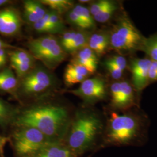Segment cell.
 <instances>
[{
  "instance_id": "6da1fadb",
  "label": "cell",
  "mask_w": 157,
  "mask_h": 157,
  "mask_svg": "<svg viewBox=\"0 0 157 157\" xmlns=\"http://www.w3.org/2000/svg\"><path fill=\"white\" fill-rule=\"evenodd\" d=\"M20 127H31L39 130L52 140L59 141L69 127V118L64 107L46 105L31 107L17 118Z\"/></svg>"
},
{
  "instance_id": "7a4b0ae2",
  "label": "cell",
  "mask_w": 157,
  "mask_h": 157,
  "mask_svg": "<svg viewBox=\"0 0 157 157\" xmlns=\"http://www.w3.org/2000/svg\"><path fill=\"white\" fill-rule=\"evenodd\" d=\"M142 119L132 113L119 114L113 112L108 119L105 141L117 146H139L145 142Z\"/></svg>"
},
{
  "instance_id": "3957f363",
  "label": "cell",
  "mask_w": 157,
  "mask_h": 157,
  "mask_svg": "<svg viewBox=\"0 0 157 157\" xmlns=\"http://www.w3.org/2000/svg\"><path fill=\"white\" fill-rule=\"evenodd\" d=\"M100 117L93 112L82 111L76 114L68 136V148L75 153L91 148L102 129Z\"/></svg>"
},
{
  "instance_id": "277c9868",
  "label": "cell",
  "mask_w": 157,
  "mask_h": 157,
  "mask_svg": "<svg viewBox=\"0 0 157 157\" xmlns=\"http://www.w3.org/2000/svg\"><path fill=\"white\" fill-rule=\"evenodd\" d=\"M128 17L118 21L110 34V45L121 52H130L140 50L144 40Z\"/></svg>"
},
{
  "instance_id": "5b68a950",
  "label": "cell",
  "mask_w": 157,
  "mask_h": 157,
  "mask_svg": "<svg viewBox=\"0 0 157 157\" xmlns=\"http://www.w3.org/2000/svg\"><path fill=\"white\" fill-rule=\"evenodd\" d=\"M30 54L49 69L58 67L65 58V51L53 36L30 40L28 44Z\"/></svg>"
},
{
  "instance_id": "8992f818",
  "label": "cell",
  "mask_w": 157,
  "mask_h": 157,
  "mask_svg": "<svg viewBox=\"0 0 157 157\" xmlns=\"http://www.w3.org/2000/svg\"><path fill=\"white\" fill-rule=\"evenodd\" d=\"M13 140L16 151L22 157H33L51 143L56 142L31 127H21L14 133Z\"/></svg>"
},
{
  "instance_id": "52a82bcc",
  "label": "cell",
  "mask_w": 157,
  "mask_h": 157,
  "mask_svg": "<svg viewBox=\"0 0 157 157\" xmlns=\"http://www.w3.org/2000/svg\"><path fill=\"white\" fill-rule=\"evenodd\" d=\"M52 76L42 68L32 69L23 78L20 88L25 95H34L44 91L52 84Z\"/></svg>"
},
{
  "instance_id": "ba28073f",
  "label": "cell",
  "mask_w": 157,
  "mask_h": 157,
  "mask_svg": "<svg viewBox=\"0 0 157 157\" xmlns=\"http://www.w3.org/2000/svg\"><path fill=\"white\" fill-rule=\"evenodd\" d=\"M71 92L86 102L101 100L106 95L105 82L100 78H87L81 83L78 89L71 90Z\"/></svg>"
},
{
  "instance_id": "9c48e42d",
  "label": "cell",
  "mask_w": 157,
  "mask_h": 157,
  "mask_svg": "<svg viewBox=\"0 0 157 157\" xmlns=\"http://www.w3.org/2000/svg\"><path fill=\"white\" fill-rule=\"evenodd\" d=\"M22 25V18L15 8L8 7L0 10V34L15 36L19 32Z\"/></svg>"
},
{
  "instance_id": "30bf717a",
  "label": "cell",
  "mask_w": 157,
  "mask_h": 157,
  "mask_svg": "<svg viewBox=\"0 0 157 157\" xmlns=\"http://www.w3.org/2000/svg\"><path fill=\"white\" fill-rule=\"evenodd\" d=\"M151 60L148 59H136L131 64L132 80L135 89L143 90L148 84V71Z\"/></svg>"
},
{
  "instance_id": "8fae6325",
  "label": "cell",
  "mask_w": 157,
  "mask_h": 157,
  "mask_svg": "<svg viewBox=\"0 0 157 157\" xmlns=\"http://www.w3.org/2000/svg\"><path fill=\"white\" fill-rule=\"evenodd\" d=\"M72 62L83 66L91 74L97 68L98 59L95 52L87 46L76 52Z\"/></svg>"
},
{
  "instance_id": "7c38bea8",
  "label": "cell",
  "mask_w": 157,
  "mask_h": 157,
  "mask_svg": "<svg viewBox=\"0 0 157 157\" xmlns=\"http://www.w3.org/2000/svg\"><path fill=\"white\" fill-rule=\"evenodd\" d=\"M75 154L67 147L59 142H54L45 147L32 157H73Z\"/></svg>"
},
{
  "instance_id": "4fadbf2b",
  "label": "cell",
  "mask_w": 157,
  "mask_h": 157,
  "mask_svg": "<svg viewBox=\"0 0 157 157\" xmlns=\"http://www.w3.org/2000/svg\"><path fill=\"white\" fill-rule=\"evenodd\" d=\"M120 92L118 101L114 108L119 109H127L134 105L135 98L132 86L126 82H119Z\"/></svg>"
},
{
  "instance_id": "5bb4252c",
  "label": "cell",
  "mask_w": 157,
  "mask_h": 157,
  "mask_svg": "<svg viewBox=\"0 0 157 157\" xmlns=\"http://www.w3.org/2000/svg\"><path fill=\"white\" fill-rule=\"evenodd\" d=\"M110 45V35L105 32L95 33L90 36L87 46L96 55H101Z\"/></svg>"
},
{
  "instance_id": "9a60e30c",
  "label": "cell",
  "mask_w": 157,
  "mask_h": 157,
  "mask_svg": "<svg viewBox=\"0 0 157 157\" xmlns=\"http://www.w3.org/2000/svg\"><path fill=\"white\" fill-rule=\"evenodd\" d=\"M17 80L14 73L9 68L0 72V90L12 93L16 89Z\"/></svg>"
},
{
  "instance_id": "2e32d148",
  "label": "cell",
  "mask_w": 157,
  "mask_h": 157,
  "mask_svg": "<svg viewBox=\"0 0 157 157\" xmlns=\"http://www.w3.org/2000/svg\"><path fill=\"white\" fill-rule=\"evenodd\" d=\"M90 36L89 34L85 32H77L72 41L65 51V52L71 54L76 53L78 51L87 47Z\"/></svg>"
},
{
  "instance_id": "e0dca14e",
  "label": "cell",
  "mask_w": 157,
  "mask_h": 157,
  "mask_svg": "<svg viewBox=\"0 0 157 157\" xmlns=\"http://www.w3.org/2000/svg\"><path fill=\"white\" fill-rule=\"evenodd\" d=\"M40 2L59 14L69 11L73 4V1L69 0H42Z\"/></svg>"
},
{
  "instance_id": "ac0fdd59",
  "label": "cell",
  "mask_w": 157,
  "mask_h": 157,
  "mask_svg": "<svg viewBox=\"0 0 157 157\" xmlns=\"http://www.w3.org/2000/svg\"><path fill=\"white\" fill-rule=\"evenodd\" d=\"M72 11L86 25L87 28H92L95 26V21L91 15L89 10L86 6L77 5L73 8Z\"/></svg>"
},
{
  "instance_id": "d6986e66",
  "label": "cell",
  "mask_w": 157,
  "mask_h": 157,
  "mask_svg": "<svg viewBox=\"0 0 157 157\" xmlns=\"http://www.w3.org/2000/svg\"><path fill=\"white\" fill-rule=\"evenodd\" d=\"M140 50L145 52L152 61L157 62V35L144 39Z\"/></svg>"
},
{
  "instance_id": "ffe728a7",
  "label": "cell",
  "mask_w": 157,
  "mask_h": 157,
  "mask_svg": "<svg viewBox=\"0 0 157 157\" xmlns=\"http://www.w3.org/2000/svg\"><path fill=\"white\" fill-rule=\"evenodd\" d=\"M48 25L51 33L62 32L65 28V25L62 17L59 13L55 11L50 12L48 21Z\"/></svg>"
},
{
  "instance_id": "44dd1931",
  "label": "cell",
  "mask_w": 157,
  "mask_h": 157,
  "mask_svg": "<svg viewBox=\"0 0 157 157\" xmlns=\"http://www.w3.org/2000/svg\"><path fill=\"white\" fill-rule=\"evenodd\" d=\"M118 6L116 2L111 1L109 4L98 15L93 17L94 21L97 22L105 23L112 17L114 12L117 10Z\"/></svg>"
},
{
  "instance_id": "7402d4cb",
  "label": "cell",
  "mask_w": 157,
  "mask_h": 157,
  "mask_svg": "<svg viewBox=\"0 0 157 157\" xmlns=\"http://www.w3.org/2000/svg\"><path fill=\"white\" fill-rule=\"evenodd\" d=\"M34 58L31 54L26 51H14L10 54L11 62L34 63Z\"/></svg>"
},
{
  "instance_id": "603a6c76",
  "label": "cell",
  "mask_w": 157,
  "mask_h": 157,
  "mask_svg": "<svg viewBox=\"0 0 157 157\" xmlns=\"http://www.w3.org/2000/svg\"><path fill=\"white\" fill-rule=\"evenodd\" d=\"M23 6H25L30 9L36 15H37L40 18L44 17V15L47 13L44 5L41 3L40 1L32 0L25 1L23 2Z\"/></svg>"
},
{
  "instance_id": "cb8c5ba5",
  "label": "cell",
  "mask_w": 157,
  "mask_h": 157,
  "mask_svg": "<svg viewBox=\"0 0 157 157\" xmlns=\"http://www.w3.org/2000/svg\"><path fill=\"white\" fill-rule=\"evenodd\" d=\"M12 67L19 77L23 78L32 71L34 63L29 62H11Z\"/></svg>"
},
{
  "instance_id": "d4e9b609",
  "label": "cell",
  "mask_w": 157,
  "mask_h": 157,
  "mask_svg": "<svg viewBox=\"0 0 157 157\" xmlns=\"http://www.w3.org/2000/svg\"><path fill=\"white\" fill-rule=\"evenodd\" d=\"M11 117V111L9 106L0 98V125L4 126L8 123Z\"/></svg>"
},
{
  "instance_id": "484cf974",
  "label": "cell",
  "mask_w": 157,
  "mask_h": 157,
  "mask_svg": "<svg viewBox=\"0 0 157 157\" xmlns=\"http://www.w3.org/2000/svg\"><path fill=\"white\" fill-rule=\"evenodd\" d=\"M50 15V12H47L44 17L40 19L39 21L33 25V28L36 32L40 33H51L48 25V21Z\"/></svg>"
},
{
  "instance_id": "4316f807",
  "label": "cell",
  "mask_w": 157,
  "mask_h": 157,
  "mask_svg": "<svg viewBox=\"0 0 157 157\" xmlns=\"http://www.w3.org/2000/svg\"><path fill=\"white\" fill-rule=\"evenodd\" d=\"M110 1L108 0H100L92 4L89 9L91 15L93 17L98 15L109 4Z\"/></svg>"
},
{
  "instance_id": "83f0119b",
  "label": "cell",
  "mask_w": 157,
  "mask_h": 157,
  "mask_svg": "<svg viewBox=\"0 0 157 157\" xmlns=\"http://www.w3.org/2000/svg\"><path fill=\"white\" fill-rule=\"evenodd\" d=\"M104 64L109 73L111 75L112 78L119 79L122 77L124 71H122L119 67H118L117 66H116L108 60L104 62Z\"/></svg>"
},
{
  "instance_id": "f1b7e54d",
  "label": "cell",
  "mask_w": 157,
  "mask_h": 157,
  "mask_svg": "<svg viewBox=\"0 0 157 157\" xmlns=\"http://www.w3.org/2000/svg\"><path fill=\"white\" fill-rule=\"evenodd\" d=\"M76 32H77L73 31V30H70V31H67V32H65L62 35L60 44L62 46L63 50L65 51L67 49L68 46L70 45V44L72 41Z\"/></svg>"
},
{
  "instance_id": "f546056e",
  "label": "cell",
  "mask_w": 157,
  "mask_h": 157,
  "mask_svg": "<svg viewBox=\"0 0 157 157\" xmlns=\"http://www.w3.org/2000/svg\"><path fill=\"white\" fill-rule=\"evenodd\" d=\"M67 18L69 22L79 28L83 29H88L86 25L72 11L69 12L67 15Z\"/></svg>"
},
{
  "instance_id": "4dcf8cb0",
  "label": "cell",
  "mask_w": 157,
  "mask_h": 157,
  "mask_svg": "<svg viewBox=\"0 0 157 157\" xmlns=\"http://www.w3.org/2000/svg\"><path fill=\"white\" fill-rule=\"evenodd\" d=\"M23 8H24V11H23L24 12H23L24 17L28 22L33 25L35 23L39 21L40 19H41L37 15H36L28 7L23 6Z\"/></svg>"
},
{
  "instance_id": "1f68e13d",
  "label": "cell",
  "mask_w": 157,
  "mask_h": 157,
  "mask_svg": "<svg viewBox=\"0 0 157 157\" xmlns=\"http://www.w3.org/2000/svg\"><path fill=\"white\" fill-rule=\"evenodd\" d=\"M108 60L112 62V63L117 66L118 67H119L122 71H124V70L126 68L127 62L124 56H114L111 57Z\"/></svg>"
},
{
  "instance_id": "d6a6232c",
  "label": "cell",
  "mask_w": 157,
  "mask_h": 157,
  "mask_svg": "<svg viewBox=\"0 0 157 157\" xmlns=\"http://www.w3.org/2000/svg\"><path fill=\"white\" fill-rule=\"evenodd\" d=\"M112 104L113 107L115 105L118 101V97L120 92V83L119 82L113 83L111 87Z\"/></svg>"
},
{
  "instance_id": "836d02e7",
  "label": "cell",
  "mask_w": 157,
  "mask_h": 157,
  "mask_svg": "<svg viewBox=\"0 0 157 157\" xmlns=\"http://www.w3.org/2000/svg\"><path fill=\"white\" fill-rule=\"evenodd\" d=\"M157 80V62L152 61L148 71V82H152Z\"/></svg>"
},
{
  "instance_id": "e575fe53",
  "label": "cell",
  "mask_w": 157,
  "mask_h": 157,
  "mask_svg": "<svg viewBox=\"0 0 157 157\" xmlns=\"http://www.w3.org/2000/svg\"><path fill=\"white\" fill-rule=\"evenodd\" d=\"M7 54L6 49H0V62L4 67L6 63Z\"/></svg>"
},
{
  "instance_id": "d590c367",
  "label": "cell",
  "mask_w": 157,
  "mask_h": 157,
  "mask_svg": "<svg viewBox=\"0 0 157 157\" xmlns=\"http://www.w3.org/2000/svg\"><path fill=\"white\" fill-rule=\"evenodd\" d=\"M12 45L8 44L0 39V49H7L8 48H12Z\"/></svg>"
},
{
  "instance_id": "8d00e7d4",
  "label": "cell",
  "mask_w": 157,
  "mask_h": 157,
  "mask_svg": "<svg viewBox=\"0 0 157 157\" xmlns=\"http://www.w3.org/2000/svg\"><path fill=\"white\" fill-rule=\"evenodd\" d=\"M10 1H8V0H0V7L2 6H6L7 4L10 3Z\"/></svg>"
},
{
  "instance_id": "74e56055",
  "label": "cell",
  "mask_w": 157,
  "mask_h": 157,
  "mask_svg": "<svg viewBox=\"0 0 157 157\" xmlns=\"http://www.w3.org/2000/svg\"><path fill=\"white\" fill-rule=\"evenodd\" d=\"M80 2H89V1H87V0L86 1H83L82 0V1H80Z\"/></svg>"
},
{
  "instance_id": "f35d334b",
  "label": "cell",
  "mask_w": 157,
  "mask_h": 157,
  "mask_svg": "<svg viewBox=\"0 0 157 157\" xmlns=\"http://www.w3.org/2000/svg\"><path fill=\"white\" fill-rule=\"evenodd\" d=\"M3 67V66L2 65V64L1 63V62H0V68H1V67Z\"/></svg>"
}]
</instances>
